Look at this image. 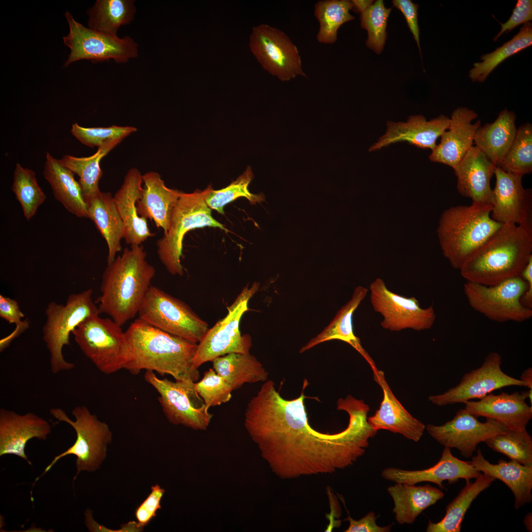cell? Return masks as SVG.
<instances>
[{"instance_id": "cell-15", "label": "cell", "mask_w": 532, "mask_h": 532, "mask_svg": "<svg viewBox=\"0 0 532 532\" xmlns=\"http://www.w3.org/2000/svg\"><path fill=\"white\" fill-rule=\"evenodd\" d=\"M249 47L263 68L280 80L306 77L297 47L282 31L265 24L256 26Z\"/></svg>"}, {"instance_id": "cell-4", "label": "cell", "mask_w": 532, "mask_h": 532, "mask_svg": "<svg viewBox=\"0 0 532 532\" xmlns=\"http://www.w3.org/2000/svg\"><path fill=\"white\" fill-rule=\"evenodd\" d=\"M532 256V235L521 227L502 224L462 266L466 281L486 286L520 276Z\"/></svg>"}, {"instance_id": "cell-38", "label": "cell", "mask_w": 532, "mask_h": 532, "mask_svg": "<svg viewBox=\"0 0 532 532\" xmlns=\"http://www.w3.org/2000/svg\"><path fill=\"white\" fill-rule=\"evenodd\" d=\"M135 12L133 0H98L88 11L90 29L111 35H117L122 25L129 24Z\"/></svg>"}, {"instance_id": "cell-32", "label": "cell", "mask_w": 532, "mask_h": 532, "mask_svg": "<svg viewBox=\"0 0 532 532\" xmlns=\"http://www.w3.org/2000/svg\"><path fill=\"white\" fill-rule=\"evenodd\" d=\"M88 218L95 223L107 243V264L112 262L122 250L124 228L113 197L109 192L100 191L87 202Z\"/></svg>"}, {"instance_id": "cell-22", "label": "cell", "mask_w": 532, "mask_h": 532, "mask_svg": "<svg viewBox=\"0 0 532 532\" xmlns=\"http://www.w3.org/2000/svg\"><path fill=\"white\" fill-rule=\"evenodd\" d=\"M478 115L473 110L460 107L455 109L450 118L449 126L441 136L429 156L431 161L439 163L453 169L472 146L481 121L472 123Z\"/></svg>"}, {"instance_id": "cell-53", "label": "cell", "mask_w": 532, "mask_h": 532, "mask_svg": "<svg viewBox=\"0 0 532 532\" xmlns=\"http://www.w3.org/2000/svg\"><path fill=\"white\" fill-rule=\"evenodd\" d=\"M29 322L27 319L23 320V322L18 325H16V327L14 331L7 336L2 338L0 341V351L2 352L8 345H9L10 342L16 337L18 336L21 333L24 332L29 327Z\"/></svg>"}, {"instance_id": "cell-50", "label": "cell", "mask_w": 532, "mask_h": 532, "mask_svg": "<svg viewBox=\"0 0 532 532\" xmlns=\"http://www.w3.org/2000/svg\"><path fill=\"white\" fill-rule=\"evenodd\" d=\"M392 3L404 15L407 25L412 33L421 53L419 28L418 24V5L410 0H394Z\"/></svg>"}, {"instance_id": "cell-40", "label": "cell", "mask_w": 532, "mask_h": 532, "mask_svg": "<svg viewBox=\"0 0 532 532\" xmlns=\"http://www.w3.org/2000/svg\"><path fill=\"white\" fill-rule=\"evenodd\" d=\"M314 7V15L320 25L317 39L321 43L331 44L335 42L340 27L355 19L350 13L353 8L351 1L320 0Z\"/></svg>"}, {"instance_id": "cell-20", "label": "cell", "mask_w": 532, "mask_h": 532, "mask_svg": "<svg viewBox=\"0 0 532 532\" xmlns=\"http://www.w3.org/2000/svg\"><path fill=\"white\" fill-rule=\"evenodd\" d=\"M51 432L46 420L32 413L23 414L0 409V456L12 454L31 462L25 453L27 442L33 438L45 440Z\"/></svg>"}, {"instance_id": "cell-19", "label": "cell", "mask_w": 532, "mask_h": 532, "mask_svg": "<svg viewBox=\"0 0 532 532\" xmlns=\"http://www.w3.org/2000/svg\"><path fill=\"white\" fill-rule=\"evenodd\" d=\"M496 182L493 190L491 217L502 224L517 225L532 235V193L525 189L522 176L495 167Z\"/></svg>"}, {"instance_id": "cell-39", "label": "cell", "mask_w": 532, "mask_h": 532, "mask_svg": "<svg viewBox=\"0 0 532 532\" xmlns=\"http://www.w3.org/2000/svg\"><path fill=\"white\" fill-rule=\"evenodd\" d=\"M532 44V25L531 22L524 24L519 33L508 42L493 52L484 54L482 62L474 64L469 73L473 82H484L489 74L501 63L508 57L518 53Z\"/></svg>"}, {"instance_id": "cell-13", "label": "cell", "mask_w": 532, "mask_h": 532, "mask_svg": "<svg viewBox=\"0 0 532 532\" xmlns=\"http://www.w3.org/2000/svg\"><path fill=\"white\" fill-rule=\"evenodd\" d=\"M145 380L158 393V400L167 420L194 430L205 431L213 415L195 389V383L159 378L146 370Z\"/></svg>"}, {"instance_id": "cell-47", "label": "cell", "mask_w": 532, "mask_h": 532, "mask_svg": "<svg viewBox=\"0 0 532 532\" xmlns=\"http://www.w3.org/2000/svg\"><path fill=\"white\" fill-rule=\"evenodd\" d=\"M136 131V128L132 126L112 125L107 127L86 128L77 123L73 124L71 129L72 134L78 140L91 148H99L111 140H123Z\"/></svg>"}, {"instance_id": "cell-27", "label": "cell", "mask_w": 532, "mask_h": 532, "mask_svg": "<svg viewBox=\"0 0 532 532\" xmlns=\"http://www.w3.org/2000/svg\"><path fill=\"white\" fill-rule=\"evenodd\" d=\"M142 176L138 169H130L113 197L124 224V238L130 245H140L154 235L149 229L147 219L140 216L137 211V202L143 192Z\"/></svg>"}, {"instance_id": "cell-7", "label": "cell", "mask_w": 532, "mask_h": 532, "mask_svg": "<svg viewBox=\"0 0 532 532\" xmlns=\"http://www.w3.org/2000/svg\"><path fill=\"white\" fill-rule=\"evenodd\" d=\"M92 294L90 288L69 295L65 305L51 301L47 305L46 320L42 329L43 340L50 354L51 370L54 374L74 368V364L65 359L63 348L70 344V335L82 322L100 314Z\"/></svg>"}, {"instance_id": "cell-30", "label": "cell", "mask_w": 532, "mask_h": 532, "mask_svg": "<svg viewBox=\"0 0 532 532\" xmlns=\"http://www.w3.org/2000/svg\"><path fill=\"white\" fill-rule=\"evenodd\" d=\"M368 291L362 286L356 287L352 298L337 312L329 325L302 347L299 353H303L325 341L339 340L349 344L356 350L368 363L373 372L378 370L375 363L363 348L360 338L356 336L353 330V313L366 297Z\"/></svg>"}, {"instance_id": "cell-28", "label": "cell", "mask_w": 532, "mask_h": 532, "mask_svg": "<svg viewBox=\"0 0 532 532\" xmlns=\"http://www.w3.org/2000/svg\"><path fill=\"white\" fill-rule=\"evenodd\" d=\"M142 177L144 185L141 197L136 204L138 214L153 220L155 225L166 233L170 228L173 209L181 192L166 187L157 172H146Z\"/></svg>"}, {"instance_id": "cell-5", "label": "cell", "mask_w": 532, "mask_h": 532, "mask_svg": "<svg viewBox=\"0 0 532 532\" xmlns=\"http://www.w3.org/2000/svg\"><path fill=\"white\" fill-rule=\"evenodd\" d=\"M492 208L472 203L451 207L442 213L438 236L443 254L453 268L460 269L502 225L492 218Z\"/></svg>"}, {"instance_id": "cell-34", "label": "cell", "mask_w": 532, "mask_h": 532, "mask_svg": "<svg viewBox=\"0 0 532 532\" xmlns=\"http://www.w3.org/2000/svg\"><path fill=\"white\" fill-rule=\"evenodd\" d=\"M516 115L504 109L492 123L480 127L474 142L496 167H499L516 135Z\"/></svg>"}, {"instance_id": "cell-24", "label": "cell", "mask_w": 532, "mask_h": 532, "mask_svg": "<svg viewBox=\"0 0 532 532\" xmlns=\"http://www.w3.org/2000/svg\"><path fill=\"white\" fill-rule=\"evenodd\" d=\"M450 118L443 114L427 121L421 115L410 116L405 122H387L385 134L369 149L372 152L390 144L407 142L422 149L432 150L436 146V140L447 130Z\"/></svg>"}, {"instance_id": "cell-6", "label": "cell", "mask_w": 532, "mask_h": 532, "mask_svg": "<svg viewBox=\"0 0 532 532\" xmlns=\"http://www.w3.org/2000/svg\"><path fill=\"white\" fill-rule=\"evenodd\" d=\"M49 412L56 420L71 426L76 432V438L72 446L53 459L35 481L49 471L57 461L67 455L76 457L77 471L74 480L82 471L92 472L99 469L106 457L108 445L112 442V433L108 425L100 420L84 405H78L73 409L71 413L74 420L60 408H52Z\"/></svg>"}, {"instance_id": "cell-33", "label": "cell", "mask_w": 532, "mask_h": 532, "mask_svg": "<svg viewBox=\"0 0 532 532\" xmlns=\"http://www.w3.org/2000/svg\"><path fill=\"white\" fill-rule=\"evenodd\" d=\"M387 491L394 500L395 519L400 525L412 524L424 510L444 497L441 490L429 484L416 486L396 483Z\"/></svg>"}, {"instance_id": "cell-36", "label": "cell", "mask_w": 532, "mask_h": 532, "mask_svg": "<svg viewBox=\"0 0 532 532\" xmlns=\"http://www.w3.org/2000/svg\"><path fill=\"white\" fill-rule=\"evenodd\" d=\"M495 479L481 474L474 482L466 481L465 487L446 506L444 517L437 523L429 521L427 532H460L465 515L473 501L489 488Z\"/></svg>"}, {"instance_id": "cell-42", "label": "cell", "mask_w": 532, "mask_h": 532, "mask_svg": "<svg viewBox=\"0 0 532 532\" xmlns=\"http://www.w3.org/2000/svg\"><path fill=\"white\" fill-rule=\"evenodd\" d=\"M11 189L27 220L35 215L46 198L38 184L35 172L19 163L16 164L14 171Z\"/></svg>"}, {"instance_id": "cell-52", "label": "cell", "mask_w": 532, "mask_h": 532, "mask_svg": "<svg viewBox=\"0 0 532 532\" xmlns=\"http://www.w3.org/2000/svg\"><path fill=\"white\" fill-rule=\"evenodd\" d=\"M0 317L9 324L16 325L23 322L21 319L25 317V315L16 300L0 294Z\"/></svg>"}, {"instance_id": "cell-12", "label": "cell", "mask_w": 532, "mask_h": 532, "mask_svg": "<svg viewBox=\"0 0 532 532\" xmlns=\"http://www.w3.org/2000/svg\"><path fill=\"white\" fill-rule=\"evenodd\" d=\"M259 288L258 283L244 287L228 307L226 316L208 329L197 344L193 359L194 368L199 369L203 364L228 354L249 352L252 338L248 334H241L239 325L243 315L248 310L250 299Z\"/></svg>"}, {"instance_id": "cell-44", "label": "cell", "mask_w": 532, "mask_h": 532, "mask_svg": "<svg viewBox=\"0 0 532 532\" xmlns=\"http://www.w3.org/2000/svg\"><path fill=\"white\" fill-rule=\"evenodd\" d=\"M502 170L515 175L532 171V125L530 123L517 129L514 139L499 166Z\"/></svg>"}, {"instance_id": "cell-48", "label": "cell", "mask_w": 532, "mask_h": 532, "mask_svg": "<svg viewBox=\"0 0 532 532\" xmlns=\"http://www.w3.org/2000/svg\"><path fill=\"white\" fill-rule=\"evenodd\" d=\"M165 490L158 484L151 487V492L145 499L137 507L134 515L138 527L143 529L157 516V511L161 509V500Z\"/></svg>"}, {"instance_id": "cell-35", "label": "cell", "mask_w": 532, "mask_h": 532, "mask_svg": "<svg viewBox=\"0 0 532 532\" xmlns=\"http://www.w3.org/2000/svg\"><path fill=\"white\" fill-rule=\"evenodd\" d=\"M212 362L213 368L233 391L240 388L245 383L265 382L268 376L262 364L249 352L228 354Z\"/></svg>"}, {"instance_id": "cell-21", "label": "cell", "mask_w": 532, "mask_h": 532, "mask_svg": "<svg viewBox=\"0 0 532 532\" xmlns=\"http://www.w3.org/2000/svg\"><path fill=\"white\" fill-rule=\"evenodd\" d=\"M481 472L477 470L469 462L461 460L453 456L450 448L444 447L441 457L434 466L423 470H407L390 467L383 469L382 477L396 483L415 485L422 482L436 484L444 489L443 482L455 483L460 479L466 481L477 478Z\"/></svg>"}, {"instance_id": "cell-11", "label": "cell", "mask_w": 532, "mask_h": 532, "mask_svg": "<svg viewBox=\"0 0 532 532\" xmlns=\"http://www.w3.org/2000/svg\"><path fill=\"white\" fill-rule=\"evenodd\" d=\"M138 315L149 324L196 344L208 330L207 323L189 305L155 286L149 288Z\"/></svg>"}, {"instance_id": "cell-14", "label": "cell", "mask_w": 532, "mask_h": 532, "mask_svg": "<svg viewBox=\"0 0 532 532\" xmlns=\"http://www.w3.org/2000/svg\"><path fill=\"white\" fill-rule=\"evenodd\" d=\"M65 15L69 32L63 37V41L70 49L65 66L80 60L102 62L113 59L117 63H125L137 56V44L130 37L119 38L88 28L77 22L69 12Z\"/></svg>"}, {"instance_id": "cell-3", "label": "cell", "mask_w": 532, "mask_h": 532, "mask_svg": "<svg viewBox=\"0 0 532 532\" xmlns=\"http://www.w3.org/2000/svg\"><path fill=\"white\" fill-rule=\"evenodd\" d=\"M146 257L142 246L131 245L103 273L97 299L100 313L121 326L138 314L155 276V269Z\"/></svg>"}, {"instance_id": "cell-9", "label": "cell", "mask_w": 532, "mask_h": 532, "mask_svg": "<svg viewBox=\"0 0 532 532\" xmlns=\"http://www.w3.org/2000/svg\"><path fill=\"white\" fill-rule=\"evenodd\" d=\"M111 318L92 315L72 332L84 355L105 374L115 373L127 361L129 347L125 331Z\"/></svg>"}, {"instance_id": "cell-45", "label": "cell", "mask_w": 532, "mask_h": 532, "mask_svg": "<svg viewBox=\"0 0 532 532\" xmlns=\"http://www.w3.org/2000/svg\"><path fill=\"white\" fill-rule=\"evenodd\" d=\"M391 8H387L382 0H377L361 14V26L367 31V46L380 54L387 37V20Z\"/></svg>"}, {"instance_id": "cell-29", "label": "cell", "mask_w": 532, "mask_h": 532, "mask_svg": "<svg viewBox=\"0 0 532 532\" xmlns=\"http://www.w3.org/2000/svg\"><path fill=\"white\" fill-rule=\"evenodd\" d=\"M469 463L477 470L506 484L513 494L514 506L516 509L531 502L532 466L511 460L507 462L500 459L498 464H491L484 458L479 448L476 455L472 456Z\"/></svg>"}, {"instance_id": "cell-25", "label": "cell", "mask_w": 532, "mask_h": 532, "mask_svg": "<svg viewBox=\"0 0 532 532\" xmlns=\"http://www.w3.org/2000/svg\"><path fill=\"white\" fill-rule=\"evenodd\" d=\"M495 167L480 150L472 146L453 168L459 193L471 199L472 203L492 206L490 181Z\"/></svg>"}, {"instance_id": "cell-16", "label": "cell", "mask_w": 532, "mask_h": 532, "mask_svg": "<svg viewBox=\"0 0 532 532\" xmlns=\"http://www.w3.org/2000/svg\"><path fill=\"white\" fill-rule=\"evenodd\" d=\"M373 309L383 317L381 327L390 331L411 329L420 331L431 329L436 315L432 306H420L414 297L406 298L389 290L384 281L376 279L369 286Z\"/></svg>"}, {"instance_id": "cell-41", "label": "cell", "mask_w": 532, "mask_h": 532, "mask_svg": "<svg viewBox=\"0 0 532 532\" xmlns=\"http://www.w3.org/2000/svg\"><path fill=\"white\" fill-rule=\"evenodd\" d=\"M253 177L252 169L248 166L241 175L224 188L214 190L209 185L203 190L206 204L211 209L224 214L225 206L238 198H245L252 204L265 201L263 194H254L249 191L248 186Z\"/></svg>"}, {"instance_id": "cell-54", "label": "cell", "mask_w": 532, "mask_h": 532, "mask_svg": "<svg viewBox=\"0 0 532 532\" xmlns=\"http://www.w3.org/2000/svg\"><path fill=\"white\" fill-rule=\"evenodd\" d=\"M372 0H351L353 4L352 9L358 13H362L373 3Z\"/></svg>"}, {"instance_id": "cell-43", "label": "cell", "mask_w": 532, "mask_h": 532, "mask_svg": "<svg viewBox=\"0 0 532 532\" xmlns=\"http://www.w3.org/2000/svg\"><path fill=\"white\" fill-rule=\"evenodd\" d=\"M483 442L493 450L504 455L511 460L532 466V437L526 429L520 431L508 429L487 438Z\"/></svg>"}, {"instance_id": "cell-56", "label": "cell", "mask_w": 532, "mask_h": 532, "mask_svg": "<svg viewBox=\"0 0 532 532\" xmlns=\"http://www.w3.org/2000/svg\"><path fill=\"white\" fill-rule=\"evenodd\" d=\"M532 513L530 512L527 514L524 518L523 523L525 524L526 529L529 532H531L532 531Z\"/></svg>"}, {"instance_id": "cell-23", "label": "cell", "mask_w": 532, "mask_h": 532, "mask_svg": "<svg viewBox=\"0 0 532 532\" xmlns=\"http://www.w3.org/2000/svg\"><path fill=\"white\" fill-rule=\"evenodd\" d=\"M527 392L525 391L490 393L478 401L466 402L465 409L477 418L493 419L509 430L520 431L526 429L532 418V406L527 403Z\"/></svg>"}, {"instance_id": "cell-37", "label": "cell", "mask_w": 532, "mask_h": 532, "mask_svg": "<svg viewBox=\"0 0 532 532\" xmlns=\"http://www.w3.org/2000/svg\"><path fill=\"white\" fill-rule=\"evenodd\" d=\"M122 141L121 139L108 141L89 157L66 155L60 160L65 166L79 177L78 182L86 202L100 191L99 183L103 173L100 166L101 160Z\"/></svg>"}, {"instance_id": "cell-18", "label": "cell", "mask_w": 532, "mask_h": 532, "mask_svg": "<svg viewBox=\"0 0 532 532\" xmlns=\"http://www.w3.org/2000/svg\"><path fill=\"white\" fill-rule=\"evenodd\" d=\"M429 434L444 447L456 448L466 458L472 457L477 445L487 438L506 431L500 422L487 418L481 422L465 408L458 410L453 418L440 426L428 424Z\"/></svg>"}, {"instance_id": "cell-55", "label": "cell", "mask_w": 532, "mask_h": 532, "mask_svg": "<svg viewBox=\"0 0 532 532\" xmlns=\"http://www.w3.org/2000/svg\"><path fill=\"white\" fill-rule=\"evenodd\" d=\"M520 379L529 390H532V368L529 367L523 371Z\"/></svg>"}, {"instance_id": "cell-8", "label": "cell", "mask_w": 532, "mask_h": 532, "mask_svg": "<svg viewBox=\"0 0 532 532\" xmlns=\"http://www.w3.org/2000/svg\"><path fill=\"white\" fill-rule=\"evenodd\" d=\"M204 227L228 231L212 217L211 209L205 201L203 190L181 192L172 212L169 229L157 244L159 259L169 273L183 274L181 257L184 237L190 230Z\"/></svg>"}, {"instance_id": "cell-49", "label": "cell", "mask_w": 532, "mask_h": 532, "mask_svg": "<svg viewBox=\"0 0 532 532\" xmlns=\"http://www.w3.org/2000/svg\"><path fill=\"white\" fill-rule=\"evenodd\" d=\"M532 19V0H518L508 20L501 24V28L494 38V41H496L504 33H508L519 25L529 22Z\"/></svg>"}, {"instance_id": "cell-51", "label": "cell", "mask_w": 532, "mask_h": 532, "mask_svg": "<svg viewBox=\"0 0 532 532\" xmlns=\"http://www.w3.org/2000/svg\"><path fill=\"white\" fill-rule=\"evenodd\" d=\"M376 517L373 511L369 512L359 520L353 519L350 515L345 519L348 521L349 526L345 532H389L392 525L381 527L376 523Z\"/></svg>"}, {"instance_id": "cell-17", "label": "cell", "mask_w": 532, "mask_h": 532, "mask_svg": "<svg viewBox=\"0 0 532 532\" xmlns=\"http://www.w3.org/2000/svg\"><path fill=\"white\" fill-rule=\"evenodd\" d=\"M501 357L498 352L490 353L481 366L466 373L458 385L443 394L429 396V400L440 406L465 403L475 399H480L502 388L525 387L520 379L505 373L501 368Z\"/></svg>"}, {"instance_id": "cell-26", "label": "cell", "mask_w": 532, "mask_h": 532, "mask_svg": "<svg viewBox=\"0 0 532 532\" xmlns=\"http://www.w3.org/2000/svg\"><path fill=\"white\" fill-rule=\"evenodd\" d=\"M374 380L381 387L383 397L379 408L367 418V421L376 431L386 430L398 433L405 438L417 442L423 436L426 426L414 418L401 404L393 394L383 371L373 372Z\"/></svg>"}, {"instance_id": "cell-2", "label": "cell", "mask_w": 532, "mask_h": 532, "mask_svg": "<svg viewBox=\"0 0 532 532\" xmlns=\"http://www.w3.org/2000/svg\"><path fill=\"white\" fill-rule=\"evenodd\" d=\"M129 352L124 369L168 374L175 381L195 383L200 378L193 359L197 344L159 329L138 318L125 331Z\"/></svg>"}, {"instance_id": "cell-10", "label": "cell", "mask_w": 532, "mask_h": 532, "mask_svg": "<svg viewBox=\"0 0 532 532\" xmlns=\"http://www.w3.org/2000/svg\"><path fill=\"white\" fill-rule=\"evenodd\" d=\"M528 287L532 289V281L518 276L491 286L466 281L463 290L470 307L489 320L522 322L532 317V309L520 302Z\"/></svg>"}, {"instance_id": "cell-31", "label": "cell", "mask_w": 532, "mask_h": 532, "mask_svg": "<svg viewBox=\"0 0 532 532\" xmlns=\"http://www.w3.org/2000/svg\"><path fill=\"white\" fill-rule=\"evenodd\" d=\"M43 175L55 199L68 212L79 218H88L87 203L74 173L48 152L46 154Z\"/></svg>"}, {"instance_id": "cell-46", "label": "cell", "mask_w": 532, "mask_h": 532, "mask_svg": "<svg viewBox=\"0 0 532 532\" xmlns=\"http://www.w3.org/2000/svg\"><path fill=\"white\" fill-rule=\"evenodd\" d=\"M195 389L208 407L225 403L232 397V388L213 368L203 373L202 378L195 383Z\"/></svg>"}, {"instance_id": "cell-1", "label": "cell", "mask_w": 532, "mask_h": 532, "mask_svg": "<svg viewBox=\"0 0 532 532\" xmlns=\"http://www.w3.org/2000/svg\"><path fill=\"white\" fill-rule=\"evenodd\" d=\"M304 379L299 397L283 398L267 380L248 402L244 426L272 472L281 479L332 473L353 465L377 431L367 421L369 407L359 399L344 402L349 415L343 431L323 433L310 426L304 403Z\"/></svg>"}]
</instances>
